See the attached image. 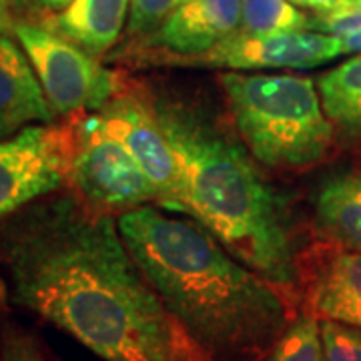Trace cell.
I'll return each mask as SVG.
<instances>
[{"mask_svg": "<svg viewBox=\"0 0 361 361\" xmlns=\"http://www.w3.org/2000/svg\"><path fill=\"white\" fill-rule=\"evenodd\" d=\"M343 54H361V30L348 37H339Z\"/></svg>", "mask_w": 361, "mask_h": 361, "instance_id": "23", "label": "cell"}, {"mask_svg": "<svg viewBox=\"0 0 361 361\" xmlns=\"http://www.w3.org/2000/svg\"><path fill=\"white\" fill-rule=\"evenodd\" d=\"M310 28L323 35L348 37L361 30V0H339L334 8L315 13L310 18Z\"/></svg>", "mask_w": 361, "mask_h": 361, "instance_id": "20", "label": "cell"}, {"mask_svg": "<svg viewBox=\"0 0 361 361\" xmlns=\"http://www.w3.org/2000/svg\"><path fill=\"white\" fill-rule=\"evenodd\" d=\"M23 2H30V0H14V4H23Z\"/></svg>", "mask_w": 361, "mask_h": 361, "instance_id": "26", "label": "cell"}, {"mask_svg": "<svg viewBox=\"0 0 361 361\" xmlns=\"http://www.w3.org/2000/svg\"><path fill=\"white\" fill-rule=\"evenodd\" d=\"M68 187L82 203L103 213H129L157 203L151 179L129 151L104 133L94 115L73 127Z\"/></svg>", "mask_w": 361, "mask_h": 361, "instance_id": "6", "label": "cell"}, {"mask_svg": "<svg viewBox=\"0 0 361 361\" xmlns=\"http://www.w3.org/2000/svg\"><path fill=\"white\" fill-rule=\"evenodd\" d=\"M317 90L334 130L361 145V54L319 77Z\"/></svg>", "mask_w": 361, "mask_h": 361, "instance_id": "15", "label": "cell"}, {"mask_svg": "<svg viewBox=\"0 0 361 361\" xmlns=\"http://www.w3.org/2000/svg\"><path fill=\"white\" fill-rule=\"evenodd\" d=\"M241 32V0H183L153 35L135 40L137 61L167 65L219 47Z\"/></svg>", "mask_w": 361, "mask_h": 361, "instance_id": "10", "label": "cell"}, {"mask_svg": "<svg viewBox=\"0 0 361 361\" xmlns=\"http://www.w3.org/2000/svg\"><path fill=\"white\" fill-rule=\"evenodd\" d=\"M323 353L327 361H361V329L348 323L322 319Z\"/></svg>", "mask_w": 361, "mask_h": 361, "instance_id": "19", "label": "cell"}, {"mask_svg": "<svg viewBox=\"0 0 361 361\" xmlns=\"http://www.w3.org/2000/svg\"><path fill=\"white\" fill-rule=\"evenodd\" d=\"M73 129L26 127L0 141V221L49 197L68 179Z\"/></svg>", "mask_w": 361, "mask_h": 361, "instance_id": "8", "label": "cell"}, {"mask_svg": "<svg viewBox=\"0 0 361 361\" xmlns=\"http://www.w3.org/2000/svg\"><path fill=\"white\" fill-rule=\"evenodd\" d=\"M0 271L16 307L104 361H213L125 245L116 219L75 193L42 197L0 225Z\"/></svg>", "mask_w": 361, "mask_h": 361, "instance_id": "1", "label": "cell"}, {"mask_svg": "<svg viewBox=\"0 0 361 361\" xmlns=\"http://www.w3.org/2000/svg\"><path fill=\"white\" fill-rule=\"evenodd\" d=\"M307 28L310 16L289 0H241V30L247 35H277Z\"/></svg>", "mask_w": 361, "mask_h": 361, "instance_id": "16", "label": "cell"}, {"mask_svg": "<svg viewBox=\"0 0 361 361\" xmlns=\"http://www.w3.org/2000/svg\"><path fill=\"white\" fill-rule=\"evenodd\" d=\"M303 281L313 315L361 329V253L319 249Z\"/></svg>", "mask_w": 361, "mask_h": 361, "instance_id": "11", "label": "cell"}, {"mask_svg": "<svg viewBox=\"0 0 361 361\" xmlns=\"http://www.w3.org/2000/svg\"><path fill=\"white\" fill-rule=\"evenodd\" d=\"M0 361H49L39 341L20 327H4L0 334Z\"/></svg>", "mask_w": 361, "mask_h": 361, "instance_id": "21", "label": "cell"}, {"mask_svg": "<svg viewBox=\"0 0 361 361\" xmlns=\"http://www.w3.org/2000/svg\"><path fill=\"white\" fill-rule=\"evenodd\" d=\"M315 223L343 249L361 253V173H341L323 183L315 197Z\"/></svg>", "mask_w": 361, "mask_h": 361, "instance_id": "14", "label": "cell"}, {"mask_svg": "<svg viewBox=\"0 0 361 361\" xmlns=\"http://www.w3.org/2000/svg\"><path fill=\"white\" fill-rule=\"evenodd\" d=\"M14 0H0V35H11L14 32L16 20L13 16Z\"/></svg>", "mask_w": 361, "mask_h": 361, "instance_id": "22", "label": "cell"}, {"mask_svg": "<svg viewBox=\"0 0 361 361\" xmlns=\"http://www.w3.org/2000/svg\"><path fill=\"white\" fill-rule=\"evenodd\" d=\"M32 4H37L40 8H44V11H51V13H61V11H65L66 6L73 2V0H30Z\"/></svg>", "mask_w": 361, "mask_h": 361, "instance_id": "24", "label": "cell"}, {"mask_svg": "<svg viewBox=\"0 0 361 361\" xmlns=\"http://www.w3.org/2000/svg\"><path fill=\"white\" fill-rule=\"evenodd\" d=\"M130 0H73L42 25L92 56H103L127 28Z\"/></svg>", "mask_w": 361, "mask_h": 361, "instance_id": "13", "label": "cell"}, {"mask_svg": "<svg viewBox=\"0 0 361 361\" xmlns=\"http://www.w3.org/2000/svg\"><path fill=\"white\" fill-rule=\"evenodd\" d=\"M341 51V40L334 35H323L315 30H295L277 35H247L237 32L231 39L223 40L213 51L177 59L167 65L179 66H215L239 71H307L337 59Z\"/></svg>", "mask_w": 361, "mask_h": 361, "instance_id": "9", "label": "cell"}, {"mask_svg": "<svg viewBox=\"0 0 361 361\" xmlns=\"http://www.w3.org/2000/svg\"><path fill=\"white\" fill-rule=\"evenodd\" d=\"M219 85L233 129L259 165L303 171L327 157L336 130L310 77L229 71Z\"/></svg>", "mask_w": 361, "mask_h": 361, "instance_id": "4", "label": "cell"}, {"mask_svg": "<svg viewBox=\"0 0 361 361\" xmlns=\"http://www.w3.org/2000/svg\"><path fill=\"white\" fill-rule=\"evenodd\" d=\"M14 37L37 73L54 115L101 111L123 89L125 78L97 56L39 23L16 20Z\"/></svg>", "mask_w": 361, "mask_h": 361, "instance_id": "5", "label": "cell"}, {"mask_svg": "<svg viewBox=\"0 0 361 361\" xmlns=\"http://www.w3.org/2000/svg\"><path fill=\"white\" fill-rule=\"evenodd\" d=\"M116 225L169 311L213 361L267 355L293 319L291 297L197 219L147 205Z\"/></svg>", "mask_w": 361, "mask_h": 361, "instance_id": "2", "label": "cell"}, {"mask_svg": "<svg viewBox=\"0 0 361 361\" xmlns=\"http://www.w3.org/2000/svg\"><path fill=\"white\" fill-rule=\"evenodd\" d=\"M99 127L115 137L141 165L157 191V207L193 219L187 201L183 169L167 135L157 123L147 92L123 85V89L94 113Z\"/></svg>", "mask_w": 361, "mask_h": 361, "instance_id": "7", "label": "cell"}, {"mask_svg": "<svg viewBox=\"0 0 361 361\" xmlns=\"http://www.w3.org/2000/svg\"><path fill=\"white\" fill-rule=\"evenodd\" d=\"M54 111L23 47L0 35V141L18 135L26 125H52Z\"/></svg>", "mask_w": 361, "mask_h": 361, "instance_id": "12", "label": "cell"}, {"mask_svg": "<svg viewBox=\"0 0 361 361\" xmlns=\"http://www.w3.org/2000/svg\"><path fill=\"white\" fill-rule=\"evenodd\" d=\"M289 2H293L295 6H303V8H310V0H289Z\"/></svg>", "mask_w": 361, "mask_h": 361, "instance_id": "25", "label": "cell"}, {"mask_svg": "<svg viewBox=\"0 0 361 361\" xmlns=\"http://www.w3.org/2000/svg\"><path fill=\"white\" fill-rule=\"evenodd\" d=\"M183 0H130L127 39L141 40L153 35L159 26L177 11Z\"/></svg>", "mask_w": 361, "mask_h": 361, "instance_id": "18", "label": "cell"}, {"mask_svg": "<svg viewBox=\"0 0 361 361\" xmlns=\"http://www.w3.org/2000/svg\"><path fill=\"white\" fill-rule=\"evenodd\" d=\"M147 101L179 159L193 219L293 299L301 255L289 199L211 106L175 92H147Z\"/></svg>", "mask_w": 361, "mask_h": 361, "instance_id": "3", "label": "cell"}, {"mask_svg": "<svg viewBox=\"0 0 361 361\" xmlns=\"http://www.w3.org/2000/svg\"><path fill=\"white\" fill-rule=\"evenodd\" d=\"M322 327L317 315L303 311L293 315L265 361H323Z\"/></svg>", "mask_w": 361, "mask_h": 361, "instance_id": "17", "label": "cell"}]
</instances>
